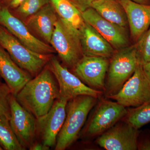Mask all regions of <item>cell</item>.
<instances>
[{
    "label": "cell",
    "instance_id": "ba28073f",
    "mask_svg": "<svg viewBox=\"0 0 150 150\" xmlns=\"http://www.w3.org/2000/svg\"><path fill=\"white\" fill-rule=\"evenodd\" d=\"M48 66L58 83L59 98L69 100L79 96H90L98 98L102 95V91L90 87L76 75L70 72L55 56H52Z\"/></svg>",
    "mask_w": 150,
    "mask_h": 150
},
{
    "label": "cell",
    "instance_id": "52a82bcc",
    "mask_svg": "<svg viewBox=\"0 0 150 150\" xmlns=\"http://www.w3.org/2000/svg\"><path fill=\"white\" fill-rule=\"evenodd\" d=\"M108 97L125 107H137L150 100V81L143 65L139 64L121 89Z\"/></svg>",
    "mask_w": 150,
    "mask_h": 150
},
{
    "label": "cell",
    "instance_id": "f546056e",
    "mask_svg": "<svg viewBox=\"0 0 150 150\" xmlns=\"http://www.w3.org/2000/svg\"><path fill=\"white\" fill-rule=\"evenodd\" d=\"M142 65L145 73L150 81V62Z\"/></svg>",
    "mask_w": 150,
    "mask_h": 150
},
{
    "label": "cell",
    "instance_id": "9a60e30c",
    "mask_svg": "<svg viewBox=\"0 0 150 150\" xmlns=\"http://www.w3.org/2000/svg\"><path fill=\"white\" fill-rule=\"evenodd\" d=\"M83 56L111 58L114 48L93 26L85 21L79 30Z\"/></svg>",
    "mask_w": 150,
    "mask_h": 150
},
{
    "label": "cell",
    "instance_id": "30bf717a",
    "mask_svg": "<svg viewBox=\"0 0 150 150\" xmlns=\"http://www.w3.org/2000/svg\"><path fill=\"white\" fill-rule=\"evenodd\" d=\"M68 101L59 98L46 114L36 118L37 139L50 147L56 146L57 136L66 118Z\"/></svg>",
    "mask_w": 150,
    "mask_h": 150
},
{
    "label": "cell",
    "instance_id": "83f0119b",
    "mask_svg": "<svg viewBox=\"0 0 150 150\" xmlns=\"http://www.w3.org/2000/svg\"><path fill=\"white\" fill-rule=\"evenodd\" d=\"M50 147L44 145L40 142H36L31 146L29 149L30 150H48L50 149Z\"/></svg>",
    "mask_w": 150,
    "mask_h": 150
},
{
    "label": "cell",
    "instance_id": "e0dca14e",
    "mask_svg": "<svg viewBox=\"0 0 150 150\" xmlns=\"http://www.w3.org/2000/svg\"><path fill=\"white\" fill-rule=\"evenodd\" d=\"M0 76L16 96L32 76L14 62L8 53L0 46Z\"/></svg>",
    "mask_w": 150,
    "mask_h": 150
},
{
    "label": "cell",
    "instance_id": "ac0fdd59",
    "mask_svg": "<svg viewBox=\"0 0 150 150\" xmlns=\"http://www.w3.org/2000/svg\"><path fill=\"white\" fill-rule=\"evenodd\" d=\"M58 16L51 3L44 6L26 20V25L33 33L50 44Z\"/></svg>",
    "mask_w": 150,
    "mask_h": 150
},
{
    "label": "cell",
    "instance_id": "8992f818",
    "mask_svg": "<svg viewBox=\"0 0 150 150\" xmlns=\"http://www.w3.org/2000/svg\"><path fill=\"white\" fill-rule=\"evenodd\" d=\"M126 107L118 102L103 100L92 113L81 131L83 137H93L101 135L125 117Z\"/></svg>",
    "mask_w": 150,
    "mask_h": 150
},
{
    "label": "cell",
    "instance_id": "277c9868",
    "mask_svg": "<svg viewBox=\"0 0 150 150\" xmlns=\"http://www.w3.org/2000/svg\"><path fill=\"white\" fill-rule=\"evenodd\" d=\"M118 50L111 57L108 67L105 88L108 96L117 93L121 89L139 64L135 45Z\"/></svg>",
    "mask_w": 150,
    "mask_h": 150
},
{
    "label": "cell",
    "instance_id": "d4e9b609",
    "mask_svg": "<svg viewBox=\"0 0 150 150\" xmlns=\"http://www.w3.org/2000/svg\"><path fill=\"white\" fill-rule=\"evenodd\" d=\"M12 93L6 83H0V117L10 120L11 109L10 100Z\"/></svg>",
    "mask_w": 150,
    "mask_h": 150
},
{
    "label": "cell",
    "instance_id": "4fadbf2b",
    "mask_svg": "<svg viewBox=\"0 0 150 150\" xmlns=\"http://www.w3.org/2000/svg\"><path fill=\"white\" fill-rule=\"evenodd\" d=\"M108 58L83 56L74 67L75 75L95 89L105 90V79L109 67Z\"/></svg>",
    "mask_w": 150,
    "mask_h": 150
},
{
    "label": "cell",
    "instance_id": "9c48e42d",
    "mask_svg": "<svg viewBox=\"0 0 150 150\" xmlns=\"http://www.w3.org/2000/svg\"><path fill=\"white\" fill-rule=\"evenodd\" d=\"M0 23L30 50L44 55H52L56 52L52 46L34 35L26 24L11 13L8 8H0Z\"/></svg>",
    "mask_w": 150,
    "mask_h": 150
},
{
    "label": "cell",
    "instance_id": "3957f363",
    "mask_svg": "<svg viewBox=\"0 0 150 150\" xmlns=\"http://www.w3.org/2000/svg\"><path fill=\"white\" fill-rule=\"evenodd\" d=\"M0 46L19 67L35 77L48 64L52 56L30 50L7 30L0 28Z\"/></svg>",
    "mask_w": 150,
    "mask_h": 150
},
{
    "label": "cell",
    "instance_id": "2e32d148",
    "mask_svg": "<svg viewBox=\"0 0 150 150\" xmlns=\"http://www.w3.org/2000/svg\"><path fill=\"white\" fill-rule=\"evenodd\" d=\"M118 1L126 12L131 38L137 42L150 27V5L131 0Z\"/></svg>",
    "mask_w": 150,
    "mask_h": 150
},
{
    "label": "cell",
    "instance_id": "4dcf8cb0",
    "mask_svg": "<svg viewBox=\"0 0 150 150\" xmlns=\"http://www.w3.org/2000/svg\"><path fill=\"white\" fill-rule=\"evenodd\" d=\"M136 2L142 4H147V0H131Z\"/></svg>",
    "mask_w": 150,
    "mask_h": 150
},
{
    "label": "cell",
    "instance_id": "d6986e66",
    "mask_svg": "<svg viewBox=\"0 0 150 150\" xmlns=\"http://www.w3.org/2000/svg\"><path fill=\"white\" fill-rule=\"evenodd\" d=\"M91 8L108 21L126 28L128 21L124 8L118 0H97Z\"/></svg>",
    "mask_w": 150,
    "mask_h": 150
},
{
    "label": "cell",
    "instance_id": "7c38bea8",
    "mask_svg": "<svg viewBox=\"0 0 150 150\" xmlns=\"http://www.w3.org/2000/svg\"><path fill=\"white\" fill-rule=\"evenodd\" d=\"M139 134V129L124 121L101 134L96 142L107 150H136Z\"/></svg>",
    "mask_w": 150,
    "mask_h": 150
},
{
    "label": "cell",
    "instance_id": "cb8c5ba5",
    "mask_svg": "<svg viewBox=\"0 0 150 150\" xmlns=\"http://www.w3.org/2000/svg\"><path fill=\"white\" fill-rule=\"evenodd\" d=\"M50 3V0H25L16 8V12L22 18L27 19Z\"/></svg>",
    "mask_w": 150,
    "mask_h": 150
},
{
    "label": "cell",
    "instance_id": "ffe728a7",
    "mask_svg": "<svg viewBox=\"0 0 150 150\" xmlns=\"http://www.w3.org/2000/svg\"><path fill=\"white\" fill-rule=\"evenodd\" d=\"M59 18L72 28L79 30L84 23L82 13L70 0H50Z\"/></svg>",
    "mask_w": 150,
    "mask_h": 150
},
{
    "label": "cell",
    "instance_id": "6da1fadb",
    "mask_svg": "<svg viewBox=\"0 0 150 150\" xmlns=\"http://www.w3.org/2000/svg\"><path fill=\"white\" fill-rule=\"evenodd\" d=\"M15 96L20 104L36 118L46 114L59 97L58 83L48 65Z\"/></svg>",
    "mask_w": 150,
    "mask_h": 150
},
{
    "label": "cell",
    "instance_id": "603a6c76",
    "mask_svg": "<svg viewBox=\"0 0 150 150\" xmlns=\"http://www.w3.org/2000/svg\"><path fill=\"white\" fill-rule=\"evenodd\" d=\"M139 64L143 65L150 62V27L140 37L135 44Z\"/></svg>",
    "mask_w": 150,
    "mask_h": 150
},
{
    "label": "cell",
    "instance_id": "8fae6325",
    "mask_svg": "<svg viewBox=\"0 0 150 150\" xmlns=\"http://www.w3.org/2000/svg\"><path fill=\"white\" fill-rule=\"evenodd\" d=\"M10 104L11 127L22 146L29 149L37 139L36 118L20 104L13 94Z\"/></svg>",
    "mask_w": 150,
    "mask_h": 150
},
{
    "label": "cell",
    "instance_id": "5b68a950",
    "mask_svg": "<svg viewBox=\"0 0 150 150\" xmlns=\"http://www.w3.org/2000/svg\"><path fill=\"white\" fill-rule=\"evenodd\" d=\"M50 44L68 67L74 68L83 56L79 30L70 27L59 17Z\"/></svg>",
    "mask_w": 150,
    "mask_h": 150
},
{
    "label": "cell",
    "instance_id": "484cf974",
    "mask_svg": "<svg viewBox=\"0 0 150 150\" xmlns=\"http://www.w3.org/2000/svg\"><path fill=\"white\" fill-rule=\"evenodd\" d=\"M137 150H150V134H139L137 142Z\"/></svg>",
    "mask_w": 150,
    "mask_h": 150
},
{
    "label": "cell",
    "instance_id": "7a4b0ae2",
    "mask_svg": "<svg viewBox=\"0 0 150 150\" xmlns=\"http://www.w3.org/2000/svg\"><path fill=\"white\" fill-rule=\"evenodd\" d=\"M96 98L81 95L69 100L64 122L57 137L55 150H64L78 139L90 111L96 104Z\"/></svg>",
    "mask_w": 150,
    "mask_h": 150
},
{
    "label": "cell",
    "instance_id": "f1b7e54d",
    "mask_svg": "<svg viewBox=\"0 0 150 150\" xmlns=\"http://www.w3.org/2000/svg\"><path fill=\"white\" fill-rule=\"evenodd\" d=\"M25 0H7L8 5L11 8H17Z\"/></svg>",
    "mask_w": 150,
    "mask_h": 150
},
{
    "label": "cell",
    "instance_id": "7402d4cb",
    "mask_svg": "<svg viewBox=\"0 0 150 150\" xmlns=\"http://www.w3.org/2000/svg\"><path fill=\"white\" fill-rule=\"evenodd\" d=\"M124 121L139 129L150 123V100L139 106L128 109Z\"/></svg>",
    "mask_w": 150,
    "mask_h": 150
},
{
    "label": "cell",
    "instance_id": "1f68e13d",
    "mask_svg": "<svg viewBox=\"0 0 150 150\" xmlns=\"http://www.w3.org/2000/svg\"><path fill=\"white\" fill-rule=\"evenodd\" d=\"M4 150V149H3L2 147L1 146V145H0V150Z\"/></svg>",
    "mask_w": 150,
    "mask_h": 150
},
{
    "label": "cell",
    "instance_id": "5bb4252c",
    "mask_svg": "<svg viewBox=\"0 0 150 150\" xmlns=\"http://www.w3.org/2000/svg\"><path fill=\"white\" fill-rule=\"evenodd\" d=\"M84 21L93 26L117 50L128 46L129 37L126 28L105 19L90 8L82 13Z\"/></svg>",
    "mask_w": 150,
    "mask_h": 150
},
{
    "label": "cell",
    "instance_id": "4316f807",
    "mask_svg": "<svg viewBox=\"0 0 150 150\" xmlns=\"http://www.w3.org/2000/svg\"><path fill=\"white\" fill-rule=\"evenodd\" d=\"M81 12L91 8L92 4L97 0H70Z\"/></svg>",
    "mask_w": 150,
    "mask_h": 150
},
{
    "label": "cell",
    "instance_id": "d6a6232c",
    "mask_svg": "<svg viewBox=\"0 0 150 150\" xmlns=\"http://www.w3.org/2000/svg\"><path fill=\"white\" fill-rule=\"evenodd\" d=\"M0 83H1V82H0Z\"/></svg>",
    "mask_w": 150,
    "mask_h": 150
},
{
    "label": "cell",
    "instance_id": "44dd1931",
    "mask_svg": "<svg viewBox=\"0 0 150 150\" xmlns=\"http://www.w3.org/2000/svg\"><path fill=\"white\" fill-rule=\"evenodd\" d=\"M0 145L4 150H25L13 131L9 120L3 117H0Z\"/></svg>",
    "mask_w": 150,
    "mask_h": 150
}]
</instances>
